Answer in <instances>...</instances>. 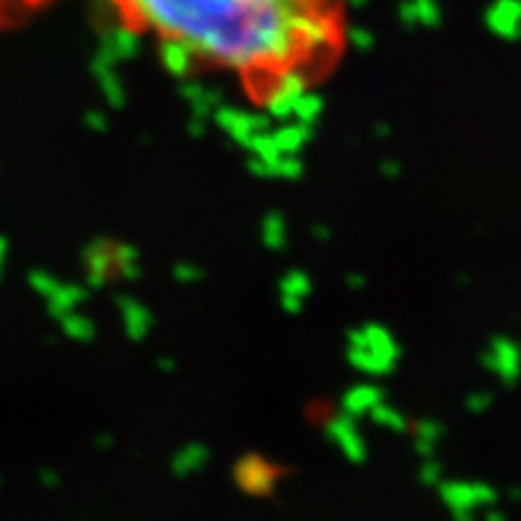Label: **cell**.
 <instances>
[{
  "instance_id": "obj_1",
  "label": "cell",
  "mask_w": 521,
  "mask_h": 521,
  "mask_svg": "<svg viewBox=\"0 0 521 521\" xmlns=\"http://www.w3.org/2000/svg\"><path fill=\"white\" fill-rule=\"evenodd\" d=\"M116 20L157 46L176 76L229 73L261 90L295 76L307 56L328 44L319 0H112Z\"/></svg>"
},
{
  "instance_id": "obj_2",
  "label": "cell",
  "mask_w": 521,
  "mask_h": 521,
  "mask_svg": "<svg viewBox=\"0 0 521 521\" xmlns=\"http://www.w3.org/2000/svg\"><path fill=\"white\" fill-rule=\"evenodd\" d=\"M271 471L265 466L264 461L258 459H244L239 466H237V483L242 485L247 492H258L268 490V483H271Z\"/></svg>"
}]
</instances>
